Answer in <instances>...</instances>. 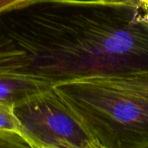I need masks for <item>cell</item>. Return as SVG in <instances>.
<instances>
[{
  "mask_svg": "<svg viewBox=\"0 0 148 148\" xmlns=\"http://www.w3.org/2000/svg\"><path fill=\"white\" fill-rule=\"evenodd\" d=\"M96 1H101L106 3H125L129 4L140 8H145L146 1L145 0H96Z\"/></svg>",
  "mask_w": 148,
  "mask_h": 148,
  "instance_id": "7",
  "label": "cell"
},
{
  "mask_svg": "<svg viewBox=\"0 0 148 148\" xmlns=\"http://www.w3.org/2000/svg\"><path fill=\"white\" fill-rule=\"evenodd\" d=\"M0 134L19 135L24 140L21 125L14 113L13 105L0 103Z\"/></svg>",
  "mask_w": 148,
  "mask_h": 148,
  "instance_id": "5",
  "label": "cell"
},
{
  "mask_svg": "<svg viewBox=\"0 0 148 148\" xmlns=\"http://www.w3.org/2000/svg\"><path fill=\"white\" fill-rule=\"evenodd\" d=\"M14 113L29 148H99L54 87L14 105Z\"/></svg>",
  "mask_w": 148,
  "mask_h": 148,
  "instance_id": "3",
  "label": "cell"
},
{
  "mask_svg": "<svg viewBox=\"0 0 148 148\" xmlns=\"http://www.w3.org/2000/svg\"><path fill=\"white\" fill-rule=\"evenodd\" d=\"M29 147L26 141L19 135L0 134V148Z\"/></svg>",
  "mask_w": 148,
  "mask_h": 148,
  "instance_id": "6",
  "label": "cell"
},
{
  "mask_svg": "<svg viewBox=\"0 0 148 148\" xmlns=\"http://www.w3.org/2000/svg\"><path fill=\"white\" fill-rule=\"evenodd\" d=\"M99 148H148V69L54 86Z\"/></svg>",
  "mask_w": 148,
  "mask_h": 148,
  "instance_id": "2",
  "label": "cell"
},
{
  "mask_svg": "<svg viewBox=\"0 0 148 148\" xmlns=\"http://www.w3.org/2000/svg\"><path fill=\"white\" fill-rule=\"evenodd\" d=\"M144 10H145V16L147 17V19L148 20V4L146 6V7H145V9H144Z\"/></svg>",
  "mask_w": 148,
  "mask_h": 148,
  "instance_id": "9",
  "label": "cell"
},
{
  "mask_svg": "<svg viewBox=\"0 0 148 148\" xmlns=\"http://www.w3.org/2000/svg\"><path fill=\"white\" fill-rule=\"evenodd\" d=\"M148 69L143 8L96 0H24L0 12V71L50 83Z\"/></svg>",
  "mask_w": 148,
  "mask_h": 148,
  "instance_id": "1",
  "label": "cell"
},
{
  "mask_svg": "<svg viewBox=\"0 0 148 148\" xmlns=\"http://www.w3.org/2000/svg\"><path fill=\"white\" fill-rule=\"evenodd\" d=\"M52 87L44 81L0 71V103L14 106Z\"/></svg>",
  "mask_w": 148,
  "mask_h": 148,
  "instance_id": "4",
  "label": "cell"
},
{
  "mask_svg": "<svg viewBox=\"0 0 148 148\" xmlns=\"http://www.w3.org/2000/svg\"><path fill=\"white\" fill-rule=\"evenodd\" d=\"M23 1L24 0H0V12L16 6Z\"/></svg>",
  "mask_w": 148,
  "mask_h": 148,
  "instance_id": "8",
  "label": "cell"
}]
</instances>
